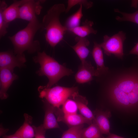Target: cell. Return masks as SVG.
<instances>
[{
    "label": "cell",
    "mask_w": 138,
    "mask_h": 138,
    "mask_svg": "<svg viewBox=\"0 0 138 138\" xmlns=\"http://www.w3.org/2000/svg\"><path fill=\"white\" fill-rule=\"evenodd\" d=\"M108 95L114 105L130 110L138 107V73L122 76L111 85Z\"/></svg>",
    "instance_id": "6da1fadb"
},
{
    "label": "cell",
    "mask_w": 138,
    "mask_h": 138,
    "mask_svg": "<svg viewBox=\"0 0 138 138\" xmlns=\"http://www.w3.org/2000/svg\"><path fill=\"white\" fill-rule=\"evenodd\" d=\"M66 8L63 3L55 4L43 17L41 30L46 31V40L52 47H55L63 39L67 28L60 21L61 14L65 12Z\"/></svg>",
    "instance_id": "7a4b0ae2"
},
{
    "label": "cell",
    "mask_w": 138,
    "mask_h": 138,
    "mask_svg": "<svg viewBox=\"0 0 138 138\" xmlns=\"http://www.w3.org/2000/svg\"><path fill=\"white\" fill-rule=\"evenodd\" d=\"M41 23L38 19L29 22L24 29L8 38L13 46L14 53L16 54H23L25 51L29 53H37L40 51L39 42L34 40L37 32L41 30Z\"/></svg>",
    "instance_id": "3957f363"
},
{
    "label": "cell",
    "mask_w": 138,
    "mask_h": 138,
    "mask_svg": "<svg viewBox=\"0 0 138 138\" xmlns=\"http://www.w3.org/2000/svg\"><path fill=\"white\" fill-rule=\"evenodd\" d=\"M32 59L35 63L39 64L40 66L36 73L39 76H46L48 79V82L45 86L47 88L51 87L63 77L71 75L73 73L72 70L60 64L44 51L38 52Z\"/></svg>",
    "instance_id": "277c9868"
},
{
    "label": "cell",
    "mask_w": 138,
    "mask_h": 138,
    "mask_svg": "<svg viewBox=\"0 0 138 138\" xmlns=\"http://www.w3.org/2000/svg\"><path fill=\"white\" fill-rule=\"evenodd\" d=\"M39 97L45 100L55 108L60 109L65 102L78 91L77 87H68L60 86L47 88L40 86L38 88Z\"/></svg>",
    "instance_id": "5b68a950"
},
{
    "label": "cell",
    "mask_w": 138,
    "mask_h": 138,
    "mask_svg": "<svg viewBox=\"0 0 138 138\" xmlns=\"http://www.w3.org/2000/svg\"><path fill=\"white\" fill-rule=\"evenodd\" d=\"M126 38L125 33L120 31L111 37L104 35L103 41L99 44L106 55L109 56L113 54L118 58L122 59L124 55L123 44Z\"/></svg>",
    "instance_id": "8992f818"
},
{
    "label": "cell",
    "mask_w": 138,
    "mask_h": 138,
    "mask_svg": "<svg viewBox=\"0 0 138 138\" xmlns=\"http://www.w3.org/2000/svg\"><path fill=\"white\" fill-rule=\"evenodd\" d=\"M44 0H27L20 7L18 18L29 22L38 19L37 16L39 15L42 9L41 4Z\"/></svg>",
    "instance_id": "52a82bcc"
},
{
    "label": "cell",
    "mask_w": 138,
    "mask_h": 138,
    "mask_svg": "<svg viewBox=\"0 0 138 138\" xmlns=\"http://www.w3.org/2000/svg\"><path fill=\"white\" fill-rule=\"evenodd\" d=\"M26 61L24 54H16L11 51L0 52V68H7L14 71L15 67H24Z\"/></svg>",
    "instance_id": "ba28073f"
},
{
    "label": "cell",
    "mask_w": 138,
    "mask_h": 138,
    "mask_svg": "<svg viewBox=\"0 0 138 138\" xmlns=\"http://www.w3.org/2000/svg\"><path fill=\"white\" fill-rule=\"evenodd\" d=\"M13 71L7 68L0 69V98L2 100L8 98V90L13 81L18 78Z\"/></svg>",
    "instance_id": "9c48e42d"
},
{
    "label": "cell",
    "mask_w": 138,
    "mask_h": 138,
    "mask_svg": "<svg viewBox=\"0 0 138 138\" xmlns=\"http://www.w3.org/2000/svg\"><path fill=\"white\" fill-rule=\"evenodd\" d=\"M94 76H97L96 69L90 62L86 60L81 63L75 78L77 83L83 84L91 81Z\"/></svg>",
    "instance_id": "30bf717a"
},
{
    "label": "cell",
    "mask_w": 138,
    "mask_h": 138,
    "mask_svg": "<svg viewBox=\"0 0 138 138\" xmlns=\"http://www.w3.org/2000/svg\"><path fill=\"white\" fill-rule=\"evenodd\" d=\"M93 113L95 118L93 121L97 125L101 133L108 135H109L111 133L109 119L111 116L110 111L96 109L94 112Z\"/></svg>",
    "instance_id": "8fae6325"
},
{
    "label": "cell",
    "mask_w": 138,
    "mask_h": 138,
    "mask_svg": "<svg viewBox=\"0 0 138 138\" xmlns=\"http://www.w3.org/2000/svg\"><path fill=\"white\" fill-rule=\"evenodd\" d=\"M42 101L45 110L43 124L44 127L46 130L59 128L58 121L55 116L54 107L45 100L43 99Z\"/></svg>",
    "instance_id": "7c38bea8"
},
{
    "label": "cell",
    "mask_w": 138,
    "mask_h": 138,
    "mask_svg": "<svg viewBox=\"0 0 138 138\" xmlns=\"http://www.w3.org/2000/svg\"><path fill=\"white\" fill-rule=\"evenodd\" d=\"M58 122L65 123L69 127L84 124L90 125L93 121L86 118L81 114L77 113L70 114H62L57 116Z\"/></svg>",
    "instance_id": "4fadbf2b"
},
{
    "label": "cell",
    "mask_w": 138,
    "mask_h": 138,
    "mask_svg": "<svg viewBox=\"0 0 138 138\" xmlns=\"http://www.w3.org/2000/svg\"><path fill=\"white\" fill-rule=\"evenodd\" d=\"M92 54L97 66L96 71L97 76L106 73L108 68L105 65L102 48L99 44L96 42H94Z\"/></svg>",
    "instance_id": "5bb4252c"
},
{
    "label": "cell",
    "mask_w": 138,
    "mask_h": 138,
    "mask_svg": "<svg viewBox=\"0 0 138 138\" xmlns=\"http://www.w3.org/2000/svg\"><path fill=\"white\" fill-rule=\"evenodd\" d=\"M72 97L76 102L80 114L93 121L95 119V116L93 113L87 106L88 101L86 98L79 95L78 91L74 93Z\"/></svg>",
    "instance_id": "9a60e30c"
},
{
    "label": "cell",
    "mask_w": 138,
    "mask_h": 138,
    "mask_svg": "<svg viewBox=\"0 0 138 138\" xmlns=\"http://www.w3.org/2000/svg\"><path fill=\"white\" fill-rule=\"evenodd\" d=\"M76 44L71 47L78 55L81 62L86 60L90 51L87 47L90 44V42L86 37L77 36L75 39Z\"/></svg>",
    "instance_id": "2e32d148"
},
{
    "label": "cell",
    "mask_w": 138,
    "mask_h": 138,
    "mask_svg": "<svg viewBox=\"0 0 138 138\" xmlns=\"http://www.w3.org/2000/svg\"><path fill=\"white\" fill-rule=\"evenodd\" d=\"M27 0H15L9 6L4 9L2 12L3 18L7 22H9L18 18L20 7Z\"/></svg>",
    "instance_id": "e0dca14e"
},
{
    "label": "cell",
    "mask_w": 138,
    "mask_h": 138,
    "mask_svg": "<svg viewBox=\"0 0 138 138\" xmlns=\"http://www.w3.org/2000/svg\"><path fill=\"white\" fill-rule=\"evenodd\" d=\"M24 116L25 121L23 124L14 134L22 138H33L35 136V131L32 125H31L32 117L26 113Z\"/></svg>",
    "instance_id": "ac0fdd59"
},
{
    "label": "cell",
    "mask_w": 138,
    "mask_h": 138,
    "mask_svg": "<svg viewBox=\"0 0 138 138\" xmlns=\"http://www.w3.org/2000/svg\"><path fill=\"white\" fill-rule=\"evenodd\" d=\"M93 22L86 19L82 23V25L72 28L67 29V31H70L78 37H85L90 34H96L97 30L93 28Z\"/></svg>",
    "instance_id": "d6986e66"
},
{
    "label": "cell",
    "mask_w": 138,
    "mask_h": 138,
    "mask_svg": "<svg viewBox=\"0 0 138 138\" xmlns=\"http://www.w3.org/2000/svg\"><path fill=\"white\" fill-rule=\"evenodd\" d=\"M61 108H54L55 114L57 116L62 114H70L77 113L78 108L75 101L71 97L67 99Z\"/></svg>",
    "instance_id": "ffe728a7"
},
{
    "label": "cell",
    "mask_w": 138,
    "mask_h": 138,
    "mask_svg": "<svg viewBox=\"0 0 138 138\" xmlns=\"http://www.w3.org/2000/svg\"><path fill=\"white\" fill-rule=\"evenodd\" d=\"M138 4V1H132L131 6L137 7ZM115 12L119 13L122 15V17L117 16L116 19L119 22L129 21L138 24V10L132 13H129L122 12L117 8L114 9Z\"/></svg>",
    "instance_id": "44dd1931"
},
{
    "label": "cell",
    "mask_w": 138,
    "mask_h": 138,
    "mask_svg": "<svg viewBox=\"0 0 138 138\" xmlns=\"http://www.w3.org/2000/svg\"><path fill=\"white\" fill-rule=\"evenodd\" d=\"M83 138H105L102 135L96 124L93 121L87 128H84Z\"/></svg>",
    "instance_id": "7402d4cb"
},
{
    "label": "cell",
    "mask_w": 138,
    "mask_h": 138,
    "mask_svg": "<svg viewBox=\"0 0 138 138\" xmlns=\"http://www.w3.org/2000/svg\"><path fill=\"white\" fill-rule=\"evenodd\" d=\"M82 8V5H80L78 10L67 19L65 26L67 29L73 28L80 26L81 20L83 16Z\"/></svg>",
    "instance_id": "603a6c76"
},
{
    "label": "cell",
    "mask_w": 138,
    "mask_h": 138,
    "mask_svg": "<svg viewBox=\"0 0 138 138\" xmlns=\"http://www.w3.org/2000/svg\"><path fill=\"white\" fill-rule=\"evenodd\" d=\"M84 124L69 127L63 133L61 138H83Z\"/></svg>",
    "instance_id": "cb8c5ba5"
},
{
    "label": "cell",
    "mask_w": 138,
    "mask_h": 138,
    "mask_svg": "<svg viewBox=\"0 0 138 138\" xmlns=\"http://www.w3.org/2000/svg\"><path fill=\"white\" fill-rule=\"evenodd\" d=\"M7 7V4L5 1H0V38L4 36L7 33V28L9 23L4 20L2 12L3 10Z\"/></svg>",
    "instance_id": "d4e9b609"
},
{
    "label": "cell",
    "mask_w": 138,
    "mask_h": 138,
    "mask_svg": "<svg viewBox=\"0 0 138 138\" xmlns=\"http://www.w3.org/2000/svg\"><path fill=\"white\" fill-rule=\"evenodd\" d=\"M77 5H82L85 9H88L93 6V3L92 1L86 0H68L65 13H68L73 7Z\"/></svg>",
    "instance_id": "484cf974"
},
{
    "label": "cell",
    "mask_w": 138,
    "mask_h": 138,
    "mask_svg": "<svg viewBox=\"0 0 138 138\" xmlns=\"http://www.w3.org/2000/svg\"><path fill=\"white\" fill-rule=\"evenodd\" d=\"M32 126L35 131V138H45V135L46 129L44 128L43 124L38 126L34 125Z\"/></svg>",
    "instance_id": "4316f807"
},
{
    "label": "cell",
    "mask_w": 138,
    "mask_h": 138,
    "mask_svg": "<svg viewBox=\"0 0 138 138\" xmlns=\"http://www.w3.org/2000/svg\"><path fill=\"white\" fill-rule=\"evenodd\" d=\"M129 54H135L138 57V42L130 51Z\"/></svg>",
    "instance_id": "83f0119b"
},
{
    "label": "cell",
    "mask_w": 138,
    "mask_h": 138,
    "mask_svg": "<svg viewBox=\"0 0 138 138\" xmlns=\"http://www.w3.org/2000/svg\"><path fill=\"white\" fill-rule=\"evenodd\" d=\"M8 129L4 128L2 125L0 126V135L1 136L3 135L6 133L8 131Z\"/></svg>",
    "instance_id": "f1b7e54d"
},
{
    "label": "cell",
    "mask_w": 138,
    "mask_h": 138,
    "mask_svg": "<svg viewBox=\"0 0 138 138\" xmlns=\"http://www.w3.org/2000/svg\"><path fill=\"white\" fill-rule=\"evenodd\" d=\"M3 138H22L14 134L10 135H4L3 136Z\"/></svg>",
    "instance_id": "f546056e"
},
{
    "label": "cell",
    "mask_w": 138,
    "mask_h": 138,
    "mask_svg": "<svg viewBox=\"0 0 138 138\" xmlns=\"http://www.w3.org/2000/svg\"><path fill=\"white\" fill-rule=\"evenodd\" d=\"M105 138H124L123 137L118 135L115 134L110 133L109 135H108Z\"/></svg>",
    "instance_id": "4dcf8cb0"
}]
</instances>
